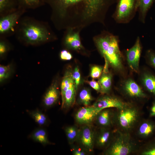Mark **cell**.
I'll use <instances>...</instances> for the list:
<instances>
[{
	"label": "cell",
	"mask_w": 155,
	"mask_h": 155,
	"mask_svg": "<svg viewBox=\"0 0 155 155\" xmlns=\"http://www.w3.org/2000/svg\"><path fill=\"white\" fill-rule=\"evenodd\" d=\"M73 71L71 67L66 70L61 84V95L62 100L63 99L65 92L70 87L75 85L73 76Z\"/></svg>",
	"instance_id": "17"
},
{
	"label": "cell",
	"mask_w": 155,
	"mask_h": 155,
	"mask_svg": "<svg viewBox=\"0 0 155 155\" xmlns=\"http://www.w3.org/2000/svg\"><path fill=\"white\" fill-rule=\"evenodd\" d=\"M51 7L52 18L59 30H81L91 24L105 25L110 7L116 0H43Z\"/></svg>",
	"instance_id": "1"
},
{
	"label": "cell",
	"mask_w": 155,
	"mask_h": 155,
	"mask_svg": "<svg viewBox=\"0 0 155 155\" xmlns=\"http://www.w3.org/2000/svg\"><path fill=\"white\" fill-rule=\"evenodd\" d=\"M60 95L58 80L56 78L53 81L43 97L42 102L43 106L48 108L55 105L58 101Z\"/></svg>",
	"instance_id": "10"
},
{
	"label": "cell",
	"mask_w": 155,
	"mask_h": 155,
	"mask_svg": "<svg viewBox=\"0 0 155 155\" xmlns=\"http://www.w3.org/2000/svg\"><path fill=\"white\" fill-rule=\"evenodd\" d=\"M13 13L1 18L0 21V32L1 34L7 32L12 30L19 17V14Z\"/></svg>",
	"instance_id": "13"
},
{
	"label": "cell",
	"mask_w": 155,
	"mask_h": 155,
	"mask_svg": "<svg viewBox=\"0 0 155 155\" xmlns=\"http://www.w3.org/2000/svg\"><path fill=\"white\" fill-rule=\"evenodd\" d=\"M7 48L5 44L1 42L0 43V54L2 55L6 53Z\"/></svg>",
	"instance_id": "36"
},
{
	"label": "cell",
	"mask_w": 155,
	"mask_h": 155,
	"mask_svg": "<svg viewBox=\"0 0 155 155\" xmlns=\"http://www.w3.org/2000/svg\"><path fill=\"white\" fill-rule=\"evenodd\" d=\"M22 33L26 41L31 44L42 42L55 38V36L45 28L33 24H28L24 27Z\"/></svg>",
	"instance_id": "4"
},
{
	"label": "cell",
	"mask_w": 155,
	"mask_h": 155,
	"mask_svg": "<svg viewBox=\"0 0 155 155\" xmlns=\"http://www.w3.org/2000/svg\"><path fill=\"white\" fill-rule=\"evenodd\" d=\"M98 113L92 105L80 108L76 113V122L82 125H91L95 119Z\"/></svg>",
	"instance_id": "9"
},
{
	"label": "cell",
	"mask_w": 155,
	"mask_h": 155,
	"mask_svg": "<svg viewBox=\"0 0 155 155\" xmlns=\"http://www.w3.org/2000/svg\"><path fill=\"white\" fill-rule=\"evenodd\" d=\"M29 115L35 122L41 127L48 125L49 119L46 115L40 110L36 109L28 112Z\"/></svg>",
	"instance_id": "22"
},
{
	"label": "cell",
	"mask_w": 155,
	"mask_h": 155,
	"mask_svg": "<svg viewBox=\"0 0 155 155\" xmlns=\"http://www.w3.org/2000/svg\"><path fill=\"white\" fill-rule=\"evenodd\" d=\"M148 54L151 64L155 67V53L149 51Z\"/></svg>",
	"instance_id": "35"
},
{
	"label": "cell",
	"mask_w": 155,
	"mask_h": 155,
	"mask_svg": "<svg viewBox=\"0 0 155 155\" xmlns=\"http://www.w3.org/2000/svg\"><path fill=\"white\" fill-rule=\"evenodd\" d=\"M79 30L69 29L66 30L63 38V43L68 49L82 54H86V51L81 41Z\"/></svg>",
	"instance_id": "6"
},
{
	"label": "cell",
	"mask_w": 155,
	"mask_h": 155,
	"mask_svg": "<svg viewBox=\"0 0 155 155\" xmlns=\"http://www.w3.org/2000/svg\"><path fill=\"white\" fill-rule=\"evenodd\" d=\"M73 76L74 81L75 87L77 92L80 82L81 75L78 66L76 67L73 71Z\"/></svg>",
	"instance_id": "32"
},
{
	"label": "cell",
	"mask_w": 155,
	"mask_h": 155,
	"mask_svg": "<svg viewBox=\"0 0 155 155\" xmlns=\"http://www.w3.org/2000/svg\"><path fill=\"white\" fill-rule=\"evenodd\" d=\"M96 131L91 125H83L80 129V132L76 142L89 154L92 152L95 146Z\"/></svg>",
	"instance_id": "5"
},
{
	"label": "cell",
	"mask_w": 155,
	"mask_h": 155,
	"mask_svg": "<svg viewBox=\"0 0 155 155\" xmlns=\"http://www.w3.org/2000/svg\"><path fill=\"white\" fill-rule=\"evenodd\" d=\"M142 81L146 89L155 95V77L151 74L145 73L143 76Z\"/></svg>",
	"instance_id": "25"
},
{
	"label": "cell",
	"mask_w": 155,
	"mask_h": 155,
	"mask_svg": "<svg viewBox=\"0 0 155 155\" xmlns=\"http://www.w3.org/2000/svg\"><path fill=\"white\" fill-rule=\"evenodd\" d=\"M154 129V127L151 124L146 122L142 123L139 129V133L141 135L147 136L151 133Z\"/></svg>",
	"instance_id": "29"
},
{
	"label": "cell",
	"mask_w": 155,
	"mask_h": 155,
	"mask_svg": "<svg viewBox=\"0 0 155 155\" xmlns=\"http://www.w3.org/2000/svg\"><path fill=\"white\" fill-rule=\"evenodd\" d=\"M93 100L90 90L87 88L82 89L79 93L78 102L85 106H89Z\"/></svg>",
	"instance_id": "24"
},
{
	"label": "cell",
	"mask_w": 155,
	"mask_h": 155,
	"mask_svg": "<svg viewBox=\"0 0 155 155\" xmlns=\"http://www.w3.org/2000/svg\"><path fill=\"white\" fill-rule=\"evenodd\" d=\"M137 115L134 109L124 108L121 109L118 117L120 125L124 128L130 127L135 121Z\"/></svg>",
	"instance_id": "12"
},
{
	"label": "cell",
	"mask_w": 155,
	"mask_h": 155,
	"mask_svg": "<svg viewBox=\"0 0 155 155\" xmlns=\"http://www.w3.org/2000/svg\"><path fill=\"white\" fill-rule=\"evenodd\" d=\"M18 6L17 0H0V11L2 12L14 9Z\"/></svg>",
	"instance_id": "27"
},
{
	"label": "cell",
	"mask_w": 155,
	"mask_h": 155,
	"mask_svg": "<svg viewBox=\"0 0 155 155\" xmlns=\"http://www.w3.org/2000/svg\"><path fill=\"white\" fill-rule=\"evenodd\" d=\"M108 64L105 63V67L98 82L101 88L100 92L102 94L108 93L112 85V76L108 71Z\"/></svg>",
	"instance_id": "14"
},
{
	"label": "cell",
	"mask_w": 155,
	"mask_h": 155,
	"mask_svg": "<svg viewBox=\"0 0 155 155\" xmlns=\"http://www.w3.org/2000/svg\"><path fill=\"white\" fill-rule=\"evenodd\" d=\"M60 57L61 59L67 61L71 60L73 57L71 53L66 50H63L61 51Z\"/></svg>",
	"instance_id": "33"
},
{
	"label": "cell",
	"mask_w": 155,
	"mask_h": 155,
	"mask_svg": "<svg viewBox=\"0 0 155 155\" xmlns=\"http://www.w3.org/2000/svg\"><path fill=\"white\" fill-rule=\"evenodd\" d=\"M131 150L129 142L122 137L118 138L113 142L106 152L110 155H126Z\"/></svg>",
	"instance_id": "11"
},
{
	"label": "cell",
	"mask_w": 155,
	"mask_h": 155,
	"mask_svg": "<svg viewBox=\"0 0 155 155\" xmlns=\"http://www.w3.org/2000/svg\"><path fill=\"white\" fill-rule=\"evenodd\" d=\"M12 72L11 65H0V82H1L8 78L10 76Z\"/></svg>",
	"instance_id": "28"
},
{
	"label": "cell",
	"mask_w": 155,
	"mask_h": 155,
	"mask_svg": "<svg viewBox=\"0 0 155 155\" xmlns=\"http://www.w3.org/2000/svg\"><path fill=\"white\" fill-rule=\"evenodd\" d=\"M76 92L75 85L71 86L65 92L63 98L62 100V108L68 109L73 105L75 100Z\"/></svg>",
	"instance_id": "19"
},
{
	"label": "cell",
	"mask_w": 155,
	"mask_h": 155,
	"mask_svg": "<svg viewBox=\"0 0 155 155\" xmlns=\"http://www.w3.org/2000/svg\"><path fill=\"white\" fill-rule=\"evenodd\" d=\"M150 115L151 116H155V103L154 104L152 107L151 110Z\"/></svg>",
	"instance_id": "38"
},
{
	"label": "cell",
	"mask_w": 155,
	"mask_h": 155,
	"mask_svg": "<svg viewBox=\"0 0 155 155\" xmlns=\"http://www.w3.org/2000/svg\"><path fill=\"white\" fill-rule=\"evenodd\" d=\"M124 88L126 92L130 96L144 97L146 96L140 87L132 79H128L126 81Z\"/></svg>",
	"instance_id": "15"
},
{
	"label": "cell",
	"mask_w": 155,
	"mask_h": 155,
	"mask_svg": "<svg viewBox=\"0 0 155 155\" xmlns=\"http://www.w3.org/2000/svg\"><path fill=\"white\" fill-rule=\"evenodd\" d=\"M71 151L73 155H86L89 153L78 144L70 145Z\"/></svg>",
	"instance_id": "31"
},
{
	"label": "cell",
	"mask_w": 155,
	"mask_h": 155,
	"mask_svg": "<svg viewBox=\"0 0 155 155\" xmlns=\"http://www.w3.org/2000/svg\"><path fill=\"white\" fill-rule=\"evenodd\" d=\"M64 131L70 145L76 142L79 136L80 129L75 125H71L65 127Z\"/></svg>",
	"instance_id": "23"
},
{
	"label": "cell",
	"mask_w": 155,
	"mask_h": 155,
	"mask_svg": "<svg viewBox=\"0 0 155 155\" xmlns=\"http://www.w3.org/2000/svg\"><path fill=\"white\" fill-rule=\"evenodd\" d=\"M90 86L98 92H100V87L98 82L93 80L91 81H86Z\"/></svg>",
	"instance_id": "34"
},
{
	"label": "cell",
	"mask_w": 155,
	"mask_h": 155,
	"mask_svg": "<svg viewBox=\"0 0 155 155\" xmlns=\"http://www.w3.org/2000/svg\"><path fill=\"white\" fill-rule=\"evenodd\" d=\"M93 40L105 60L115 69H121L123 55L119 49L118 36L108 31L103 30L94 36Z\"/></svg>",
	"instance_id": "2"
},
{
	"label": "cell",
	"mask_w": 155,
	"mask_h": 155,
	"mask_svg": "<svg viewBox=\"0 0 155 155\" xmlns=\"http://www.w3.org/2000/svg\"><path fill=\"white\" fill-rule=\"evenodd\" d=\"M102 70L103 68L101 66L94 65L91 68L90 75L93 79L98 78L101 75Z\"/></svg>",
	"instance_id": "30"
},
{
	"label": "cell",
	"mask_w": 155,
	"mask_h": 155,
	"mask_svg": "<svg viewBox=\"0 0 155 155\" xmlns=\"http://www.w3.org/2000/svg\"><path fill=\"white\" fill-rule=\"evenodd\" d=\"M20 8H35L42 4L43 0H17Z\"/></svg>",
	"instance_id": "26"
},
{
	"label": "cell",
	"mask_w": 155,
	"mask_h": 155,
	"mask_svg": "<svg viewBox=\"0 0 155 155\" xmlns=\"http://www.w3.org/2000/svg\"><path fill=\"white\" fill-rule=\"evenodd\" d=\"M92 105L98 113L108 108L114 107L121 110L125 106V103L118 99L107 95L99 98Z\"/></svg>",
	"instance_id": "8"
},
{
	"label": "cell",
	"mask_w": 155,
	"mask_h": 155,
	"mask_svg": "<svg viewBox=\"0 0 155 155\" xmlns=\"http://www.w3.org/2000/svg\"><path fill=\"white\" fill-rule=\"evenodd\" d=\"M117 5L112 18L118 24L129 22L138 11V0H116Z\"/></svg>",
	"instance_id": "3"
},
{
	"label": "cell",
	"mask_w": 155,
	"mask_h": 155,
	"mask_svg": "<svg viewBox=\"0 0 155 155\" xmlns=\"http://www.w3.org/2000/svg\"><path fill=\"white\" fill-rule=\"evenodd\" d=\"M142 50L140 38L138 36L134 45L126 52L127 61L130 68L133 71L138 72Z\"/></svg>",
	"instance_id": "7"
},
{
	"label": "cell",
	"mask_w": 155,
	"mask_h": 155,
	"mask_svg": "<svg viewBox=\"0 0 155 155\" xmlns=\"http://www.w3.org/2000/svg\"><path fill=\"white\" fill-rule=\"evenodd\" d=\"M142 154L144 155H155V148L145 151Z\"/></svg>",
	"instance_id": "37"
},
{
	"label": "cell",
	"mask_w": 155,
	"mask_h": 155,
	"mask_svg": "<svg viewBox=\"0 0 155 155\" xmlns=\"http://www.w3.org/2000/svg\"><path fill=\"white\" fill-rule=\"evenodd\" d=\"M154 0H138L139 20L144 23L147 13Z\"/></svg>",
	"instance_id": "20"
},
{
	"label": "cell",
	"mask_w": 155,
	"mask_h": 155,
	"mask_svg": "<svg viewBox=\"0 0 155 155\" xmlns=\"http://www.w3.org/2000/svg\"><path fill=\"white\" fill-rule=\"evenodd\" d=\"M111 135V131L102 128L95 133V146L103 148L107 146L109 142Z\"/></svg>",
	"instance_id": "16"
},
{
	"label": "cell",
	"mask_w": 155,
	"mask_h": 155,
	"mask_svg": "<svg viewBox=\"0 0 155 155\" xmlns=\"http://www.w3.org/2000/svg\"><path fill=\"white\" fill-rule=\"evenodd\" d=\"M111 113L108 109H103L97 114L95 120L97 124L102 127L109 126L111 123Z\"/></svg>",
	"instance_id": "21"
},
{
	"label": "cell",
	"mask_w": 155,
	"mask_h": 155,
	"mask_svg": "<svg viewBox=\"0 0 155 155\" xmlns=\"http://www.w3.org/2000/svg\"><path fill=\"white\" fill-rule=\"evenodd\" d=\"M29 137L33 141L45 146L51 143L46 130L42 127L36 128L29 135Z\"/></svg>",
	"instance_id": "18"
}]
</instances>
